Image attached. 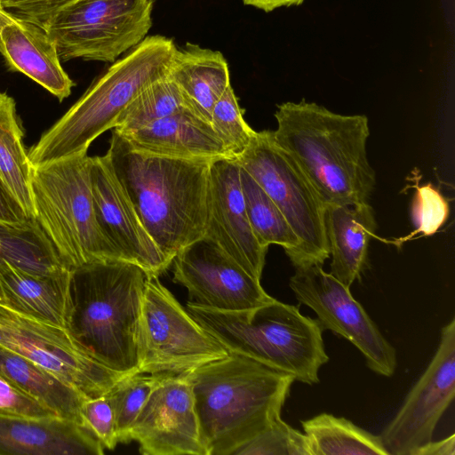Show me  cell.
Segmentation results:
<instances>
[{
    "label": "cell",
    "instance_id": "6da1fadb",
    "mask_svg": "<svg viewBox=\"0 0 455 455\" xmlns=\"http://www.w3.org/2000/svg\"><path fill=\"white\" fill-rule=\"evenodd\" d=\"M140 221L164 255L205 235L210 160L149 154L115 130L106 153Z\"/></svg>",
    "mask_w": 455,
    "mask_h": 455
},
{
    "label": "cell",
    "instance_id": "7a4b0ae2",
    "mask_svg": "<svg viewBox=\"0 0 455 455\" xmlns=\"http://www.w3.org/2000/svg\"><path fill=\"white\" fill-rule=\"evenodd\" d=\"M275 143L328 204L367 203L376 184L366 153L365 115H340L315 102H283L275 113Z\"/></svg>",
    "mask_w": 455,
    "mask_h": 455
},
{
    "label": "cell",
    "instance_id": "3957f363",
    "mask_svg": "<svg viewBox=\"0 0 455 455\" xmlns=\"http://www.w3.org/2000/svg\"><path fill=\"white\" fill-rule=\"evenodd\" d=\"M207 455H232L281 417L295 381L291 374L229 352L183 373Z\"/></svg>",
    "mask_w": 455,
    "mask_h": 455
},
{
    "label": "cell",
    "instance_id": "277c9868",
    "mask_svg": "<svg viewBox=\"0 0 455 455\" xmlns=\"http://www.w3.org/2000/svg\"><path fill=\"white\" fill-rule=\"evenodd\" d=\"M148 275L123 260L85 263L70 272L65 328L93 358L122 374L137 372L140 366Z\"/></svg>",
    "mask_w": 455,
    "mask_h": 455
},
{
    "label": "cell",
    "instance_id": "5b68a950",
    "mask_svg": "<svg viewBox=\"0 0 455 455\" xmlns=\"http://www.w3.org/2000/svg\"><path fill=\"white\" fill-rule=\"evenodd\" d=\"M176 49L172 38L146 36L113 62L29 148L31 165L87 153L95 139L116 127L119 116L141 91L168 73Z\"/></svg>",
    "mask_w": 455,
    "mask_h": 455
},
{
    "label": "cell",
    "instance_id": "8992f818",
    "mask_svg": "<svg viewBox=\"0 0 455 455\" xmlns=\"http://www.w3.org/2000/svg\"><path fill=\"white\" fill-rule=\"evenodd\" d=\"M186 309L228 352L287 372L302 383H318L319 370L329 361L323 327L296 306L275 299L252 309L224 312L189 301Z\"/></svg>",
    "mask_w": 455,
    "mask_h": 455
},
{
    "label": "cell",
    "instance_id": "52a82bcc",
    "mask_svg": "<svg viewBox=\"0 0 455 455\" xmlns=\"http://www.w3.org/2000/svg\"><path fill=\"white\" fill-rule=\"evenodd\" d=\"M90 158L84 153L31 170L34 218L70 270L94 261L122 260L96 219Z\"/></svg>",
    "mask_w": 455,
    "mask_h": 455
},
{
    "label": "cell",
    "instance_id": "ba28073f",
    "mask_svg": "<svg viewBox=\"0 0 455 455\" xmlns=\"http://www.w3.org/2000/svg\"><path fill=\"white\" fill-rule=\"evenodd\" d=\"M279 208L299 241L297 267L320 265L330 257L326 204L294 159L274 140L272 131L256 132L236 158Z\"/></svg>",
    "mask_w": 455,
    "mask_h": 455
},
{
    "label": "cell",
    "instance_id": "9c48e42d",
    "mask_svg": "<svg viewBox=\"0 0 455 455\" xmlns=\"http://www.w3.org/2000/svg\"><path fill=\"white\" fill-rule=\"evenodd\" d=\"M156 0H74L44 29L60 60L115 62L139 44L152 27Z\"/></svg>",
    "mask_w": 455,
    "mask_h": 455
},
{
    "label": "cell",
    "instance_id": "30bf717a",
    "mask_svg": "<svg viewBox=\"0 0 455 455\" xmlns=\"http://www.w3.org/2000/svg\"><path fill=\"white\" fill-rule=\"evenodd\" d=\"M158 276L148 275L145 284L137 372L179 375L228 355Z\"/></svg>",
    "mask_w": 455,
    "mask_h": 455
},
{
    "label": "cell",
    "instance_id": "8fae6325",
    "mask_svg": "<svg viewBox=\"0 0 455 455\" xmlns=\"http://www.w3.org/2000/svg\"><path fill=\"white\" fill-rule=\"evenodd\" d=\"M0 345L52 372L86 398L107 394L125 374L87 353L68 331L0 304Z\"/></svg>",
    "mask_w": 455,
    "mask_h": 455
},
{
    "label": "cell",
    "instance_id": "7c38bea8",
    "mask_svg": "<svg viewBox=\"0 0 455 455\" xmlns=\"http://www.w3.org/2000/svg\"><path fill=\"white\" fill-rule=\"evenodd\" d=\"M320 265L295 268L290 288L297 300L310 307L323 329L350 341L374 372L391 377L397 360L395 347L387 340L363 306L345 286Z\"/></svg>",
    "mask_w": 455,
    "mask_h": 455
},
{
    "label": "cell",
    "instance_id": "4fadbf2b",
    "mask_svg": "<svg viewBox=\"0 0 455 455\" xmlns=\"http://www.w3.org/2000/svg\"><path fill=\"white\" fill-rule=\"evenodd\" d=\"M455 396V319L443 327L437 350L387 425L381 439L389 455H412L432 440Z\"/></svg>",
    "mask_w": 455,
    "mask_h": 455
},
{
    "label": "cell",
    "instance_id": "5bb4252c",
    "mask_svg": "<svg viewBox=\"0 0 455 455\" xmlns=\"http://www.w3.org/2000/svg\"><path fill=\"white\" fill-rule=\"evenodd\" d=\"M172 262L173 281L188 290L191 302L204 307L237 312L275 299L264 291L259 280L206 236L180 250Z\"/></svg>",
    "mask_w": 455,
    "mask_h": 455
},
{
    "label": "cell",
    "instance_id": "9a60e30c",
    "mask_svg": "<svg viewBox=\"0 0 455 455\" xmlns=\"http://www.w3.org/2000/svg\"><path fill=\"white\" fill-rule=\"evenodd\" d=\"M129 440L145 455H207L185 375L163 374L132 423Z\"/></svg>",
    "mask_w": 455,
    "mask_h": 455
},
{
    "label": "cell",
    "instance_id": "2e32d148",
    "mask_svg": "<svg viewBox=\"0 0 455 455\" xmlns=\"http://www.w3.org/2000/svg\"><path fill=\"white\" fill-rule=\"evenodd\" d=\"M90 178L98 224L121 259L160 275L172 261L146 230L107 154L91 156Z\"/></svg>",
    "mask_w": 455,
    "mask_h": 455
},
{
    "label": "cell",
    "instance_id": "e0dca14e",
    "mask_svg": "<svg viewBox=\"0 0 455 455\" xmlns=\"http://www.w3.org/2000/svg\"><path fill=\"white\" fill-rule=\"evenodd\" d=\"M204 236L260 281L268 247L261 244L249 221L235 158L211 162Z\"/></svg>",
    "mask_w": 455,
    "mask_h": 455
},
{
    "label": "cell",
    "instance_id": "ac0fdd59",
    "mask_svg": "<svg viewBox=\"0 0 455 455\" xmlns=\"http://www.w3.org/2000/svg\"><path fill=\"white\" fill-rule=\"evenodd\" d=\"M0 53L10 70L22 73L60 101L75 85L61 66L57 47L46 31L0 4Z\"/></svg>",
    "mask_w": 455,
    "mask_h": 455
},
{
    "label": "cell",
    "instance_id": "d6986e66",
    "mask_svg": "<svg viewBox=\"0 0 455 455\" xmlns=\"http://www.w3.org/2000/svg\"><path fill=\"white\" fill-rule=\"evenodd\" d=\"M104 447L78 423L0 413V455H101Z\"/></svg>",
    "mask_w": 455,
    "mask_h": 455
},
{
    "label": "cell",
    "instance_id": "ffe728a7",
    "mask_svg": "<svg viewBox=\"0 0 455 455\" xmlns=\"http://www.w3.org/2000/svg\"><path fill=\"white\" fill-rule=\"evenodd\" d=\"M120 135L134 148L149 154L210 161L234 158L211 122L186 107L147 126Z\"/></svg>",
    "mask_w": 455,
    "mask_h": 455
},
{
    "label": "cell",
    "instance_id": "44dd1931",
    "mask_svg": "<svg viewBox=\"0 0 455 455\" xmlns=\"http://www.w3.org/2000/svg\"><path fill=\"white\" fill-rule=\"evenodd\" d=\"M377 223L370 204H326L325 233L330 255V274L349 287L368 267V248Z\"/></svg>",
    "mask_w": 455,
    "mask_h": 455
},
{
    "label": "cell",
    "instance_id": "7402d4cb",
    "mask_svg": "<svg viewBox=\"0 0 455 455\" xmlns=\"http://www.w3.org/2000/svg\"><path fill=\"white\" fill-rule=\"evenodd\" d=\"M70 272L38 274L3 263L2 304L24 315L65 328Z\"/></svg>",
    "mask_w": 455,
    "mask_h": 455
},
{
    "label": "cell",
    "instance_id": "603a6c76",
    "mask_svg": "<svg viewBox=\"0 0 455 455\" xmlns=\"http://www.w3.org/2000/svg\"><path fill=\"white\" fill-rule=\"evenodd\" d=\"M167 75L181 92L185 107L208 121L214 104L231 84L223 54L192 43L176 49Z\"/></svg>",
    "mask_w": 455,
    "mask_h": 455
},
{
    "label": "cell",
    "instance_id": "cb8c5ba5",
    "mask_svg": "<svg viewBox=\"0 0 455 455\" xmlns=\"http://www.w3.org/2000/svg\"><path fill=\"white\" fill-rule=\"evenodd\" d=\"M0 375L53 411L60 418L84 427L81 415L83 403L87 399L84 395L52 372L1 345Z\"/></svg>",
    "mask_w": 455,
    "mask_h": 455
},
{
    "label": "cell",
    "instance_id": "d4e9b609",
    "mask_svg": "<svg viewBox=\"0 0 455 455\" xmlns=\"http://www.w3.org/2000/svg\"><path fill=\"white\" fill-rule=\"evenodd\" d=\"M31 170L16 103L7 93L0 92V181L27 216L34 219Z\"/></svg>",
    "mask_w": 455,
    "mask_h": 455
},
{
    "label": "cell",
    "instance_id": "484cf974",
    "mask_svg": "<svg viewBox=\"0 0 455 455\" xmlns=\"http://www.w3.org/2000/svg\"><path fill=\"white\" fill-rule=\"evenodd\" d=\"M3 263L38 274L68 269L35 218L21 223L0 221V265Z\"/></svg>",
    "mask_w": 455,
    "mask_h": 455
},
{
    "label": "cell",
    "instance_id": "4316f807",
    "mask_svg": "<svg viewBox=\"0 0 455 455\" xmlns=\"http://www.w3.org/2000/svg\"><path fill=\"white\" fill-rule=\"evenodd\" d=\"M312 455H389L380 435L328 413L302 420Z\"/></svg>",
    "mask_w": 455,
    "mask_h": 455
},
{
    "label": "cell",
    "instance_id": "83f0119b",
    "mask_svg": "<svg viewBox=\"0 0 455 455\" xmlns=\"http://www.w3.org/2000/svg\"><path fill=\"white\" fill-rule=\"evenodd\" d=\"M240 182L248 219L259 241L266 247L270 244L282 246L296 267L299 259V241L284 216L263 188L241 166Z\"/></svg>",
    "mask_w": 455,
    "mask_h": 455
},
{
    "label": "cell",
    "instance_id": "f1b7e54d",
    "mask_svg": "<svg viewBox=\"0 0 455 455\" xmlns=\"http://www.w3.org/2000/svg\"><path fill=\"white\" fill-rule=\"evenodd\" d=\"M185 107L177 84L166 74L143 91L119 116L114 130L120 134L147 126Z\"/></svg>",
    "mask_w": 455,
    "mask_h": 455
},
{
    "label": "cell",
    "instance_id": "f546056e",
    "mask_svg": "<svg viewBox=\"0 0 455 455\" xmlns=\"http://www.w3.org/2000/svg\"><path fill=\"white\" fill-rule=\"evenodd\" d=\"M162 375L125 374L105 394L114 411L118 443L130 441L131 427Z\"/></svg>",
    "mask_w": 455,
    "mask_h": 455
},
{
    "label": "cell",
    "instance_id": "4dcf8cb0",
    "mask_svg": "<svg viewBox=\"0 0 455 455\" xmlns=\"http://www.w3.org/2000/svg\"><path fill=\"white\" fill-rule=\"evenodd\" d=\"M243 114V109L230 84L214 104L210 122L234 158L243 152L256 133L245 122Z\"/></svg>",
    "mask_w": 455,
    "mask_h": 455
},
{
    "label": "cell",
    "instance_id": "1f68e13d",
    "mask_svg": "<svg viewBox=\"0 0 455 455\" xmlns=\"http://www.w3.org/2000/svg\"><path fill=\"white\" fill-rule=\"evenodd\" d=\"M232 455H312V451L306 434L294 429L279 417Z\"/></svg>",
    "mask_w": 455,
    "mask_h": 455
},
{
    "label": "cell",
    "instance_id": "d6a6232c",
    "mask_svg": "<svg viewBox=\"0 0 455 455\" xmlns=\"http://www.w3.org/2000/svg\"><path fill=\"white\" fill-rule=\"evenodd\" d=\"M450 206L446 198L432 184L416 188L411 206V218L415 231L411 234H435L449 218Z\"/></svg>",
    "mask_w": 455,
    "mask_h": 455
},
{
    "label": "cell",
    "instance_id": "836d02e7",
    "mask_svg": "<svg viewBox=\"0 0 455 455\" xmlns=\"http://www.w3.org/2000/svg\"><path fill=\"white\" fill-rule=\"evenodd\" d=\"M81 415L84 426L95 435L104 449L113 450L118 439L114 411L106 395L85 399Z\"/></svg>",
    "mask_w": 455,
    "mask_h": 455
},
{
    "label": "cell",
    "instance_id": "e575fe53",
    "mask_svg": "<svg viewBox=\"0 0 455 455\" xmlns=\"http://www.w3.org/2000/svg\"><path fill=\"white\" fill-rule=\"evenodd\" d=\"M0 413L34 419L59 417L53 411L2 375H0Z\"/></svg>",
    "mask_w": 455,
    "mask_h": 455
},
{
    "label": "cell",
    "instance_id": "d590c367",
    "mask_svg": "<svg viewBox=\"0 0 455 455\" xmlns=\"http://www.w3.org/2000/svg\"><path fill=\"white\" fill-rule=\"evenodd\" d=\"M74 0H0V4L11 13L44 28L48 20L61 8Z\"/></svg>",
    "mask_w": 455,
    "mask_h": 455
},
{
    "label": "cell",
    "instance_id": "8d00e7d4",
    "mask_svg": "<svg viewBox=\"0 0 455 455\" xmlns=\"http://www.w3.org/2000/svg\"><path fill=\"white\" fill-rule=\"evenodd\" d=\"M29 219L15 198L0 181V221L21 223Z\"/></svg>",
    "mask_w": 455,
    "mask_h": 455
},
{
    "label": "cell",
    "instance_id": "74e56055",
    "mask_svg": "<svg viewBox=\"0 0 455 455\" xmlns=\"http://www.w3.org/2000/svg\"><path fill=\"white\" fill-rule=\"evenodd\" d=\"M412 455H455V435L436 442L431 440L416 449Z\"/></svg>",
    "mask_w": 455,
    "mask_h": 455
},
{
    "label": "cell",
    "instance_id": "f35d334b",
    "mask_svg": "<svg viewBox=\"0 0 455 455\" xmlns=\"http://www.w3.org/2000/svg\"><path fill=\"white\" fill-rule=\"evenodd\" d=\"M246 5L255 7L266 12H272L277 8L299 5L305 0H242Z\"/></svg>",
    "mask_w": 455,
    "mask_h": 455
},
{
    "label": "cell",
    "instance_id": "ab89813d",
    "mask_svg": "<svg viewBox=\"0 0 455 455\" xmlns=\"http://www.w3.org/2000/svg\"><path fill=\"white\" fill-rule=\"evenodd\" d=\"M4 301V296H3V292H2V290H1V287H0V304H2Z\"/></svg>",
    "mask_w": 455,
    "mask_h": 455
}]
</instances>
